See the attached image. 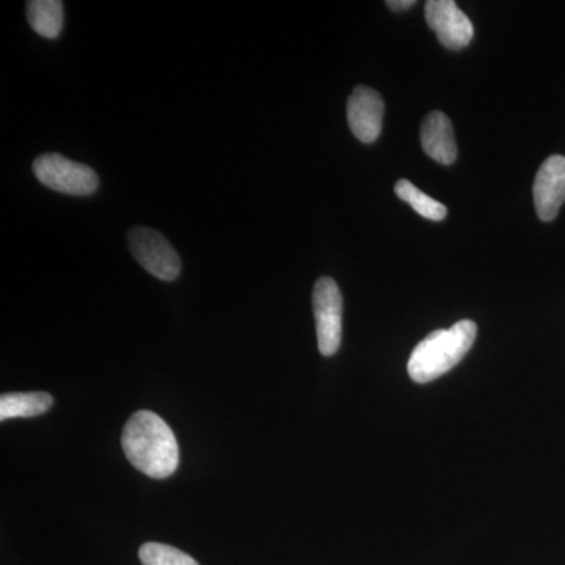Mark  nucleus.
<instances>
[{"instance_id": "6", "label": "nucleus", "mask_w": 565, "mask_h": 565, "mask_svg": "<svg viewBox=\"0 0 565 565\" xmlns=\"http://www.w3.org/2000/svg\"><path fill=\"white\" fill-rule=\"evenodd\" d=\"M426 21L448 50H463L473 40L475 28L470 18L452 0H429Z\"/></svg>"}, {"instance_id": "10", "label": "nucleus", "mask_w": 565, "mask_h": 565, "mask_svg": "<svg viewBox=\"0 0 565 565\" xmlns=\"http://www.w3.org/2000/svg\"><path fill=\"white\" fill-rule=\"evenodd\" d=\"M54 404L50 393H10L0 397V419L31 418L46 414Z\"/></svg>"}, {"instance_id": "2", "label": "nucleus", "mask_w": 565, "mask_h": 565, "mask_svg": "<svg viewBox=\"0 0 565 565\" xmlns=\"http://www.w3.org/2000/svg\"><path fill=\"white\" fill-rule=\"evenodd\" d=\"M478 327L473 321L456 322L451 329L435 330L418 343L408 359L407 370L416 384H429L462 362L473 348Z\"/></svg>"}, {"instance_id": "1", "label": "nucleus", "mask_w": 565, "mask_h": 565, "mask_svg": "<svg viewBox=\"0 0 565 565\" xmlns=\"http://www.w3.org/2000/svg\"><path fill=\"white\" fill-rule=\"evenodd\" d=\"M121 445L129 463L150 478H169L180 465V446L173 430L150 411L137 412L129 418Z\"/></svg>"}, {"instance_id": "4", "label": "nucleus", "mask_w": 565, "mask_h": 565, "mask_svg": "<svg viewBox=\"0 0 565 565\" xmlns=\"http://www.w3.org/2000/svg\"><path fill=\"white\" fill-rule=\"evenodd\" d=\"M313 311L319 352L332 356L343 340V294L333 278L322 277L316 281Z\"/></svg>"}, {"instance_id": "3", "label": "nucleus", "mask_w": 565, "mask_h": 565, "mask_svg": "<svg viewBox=\"0 0 565 565\" xmlns=\"http://www.w3.org/2000/svg\"><path fill=\"white\" fill-rule=\"evenodd\" d=\"M36 180L65 195L87 196L98 189L99 178L92 167L71 161L57 152L41 154L33 162Z\"/></svg>"}, {"instance_id": "14", "label": "nucleus", "mask_w": 565, "mask_h": 565, "mask_svg": "<svg viewBox=\"0 0 565 565\" xmlns=\"http://www.w3.org/2000/svg\"><path fill=\"white\" fill-rule=\"evenodd\" d=\"M415 6V0H388L386 7H390L393 11H404L412 9Z\"/></svg>"}, {"instance_id": "12", "label": "nucleus", "mask_w": 565, "mask_h": 565, "mask_svg": "<svg viewBox=\"0 0 565 565\" xmlns=\"http://www.w3.org/2000/svg\"><path fill=\"white\" fill-rule=\"evenodd\" d=\"M394 192L405 203L411 204L419 215L429 218V221L440 222L448 215V207L445 204L430 199L429 195L415 188L411 181H397L396 185H394Z\"/></svg>"}, {"instance_id": "9", "label": "nucleus", "mask_w": 565, "mask_h": 565, "mask_svg": "<svg viewBox=\"0 0 565 565\" xmlns=\"http://www.w3.org/2000/svg\"><path fill=\"white\" fill-rule=\"evenodd\" d=\"M423 150L429 158L444 166H451L457 158L455 129L444 111H430L422 126Z\"/></svg>"}, {"instance_id": "8", "label": "nucleus", "mask_w": 565, "mask_h": 565, "mask_svg": "<svg viewBox=\"0 0 565 565\" xmlns=\"http://www.w3.org/2000/svg\"><path fill=\"white\" fill-rule=\"evenodd\" d=\"M534 204L542 222L555 221L565 202V158L550 156L534 180Z\"/></svg>"}, {"instance_id": "11", "label": "nucleus", "mask_w": 565, "mask_h": 565, "mask_svg": "<svg viewBox=\"0 0 565 565\" xmlns=\"http://www.w3.org/2000/svg\"><path fill=\"white\" fill-rule=\"evenodd\" d=\"M28 21L33 31L44 39L54 40L63 28V3L61 0H31L28 2Z\"/></svg>"}, {"instance_id": "7", "label": "nucleus", "mask_w": 565, "mask_h": 565, "mask_svg": "<svg viewBox=\"0 0 565 565\" xmlns=\"http://www.w3.org/2000/svg\"><path fill=\"white\" fill-rule=\"evenodd\" d=\"M385 104L373 88L356 85L348 103V121L353 136L363 143H374L384 125Z\"/></svg>"}, {"instance_id": "13", "label": "nucleus", "mask_w": 565, "mask_h": 565, "mask_svg": "<svg viewBox=\"0 0 565 565\" xmlns=\"http://www.w3.org/2000/svg\"><path fill=\"white\" fill-rule=\"evenodd\" d=\"M139 556L143 565H199L188 553L156 542L141 545Z\"/></svg>"}, {"instance_id": "5", "label": "nucleus", "mask_w": 565, "mask_h": 565, "mask_svg": "<svg viewBox=\"0 0 565 565\" xmlns=\"http://www.w3.org/2000/svg\"><path fill=\"white\" fill-rule=\"evenodd\" d=\"M128 244L134 258L147 273L162 281H173L180 277V255L161 233L137 226L128 233Z\"/></svg>"}]
</instances>
